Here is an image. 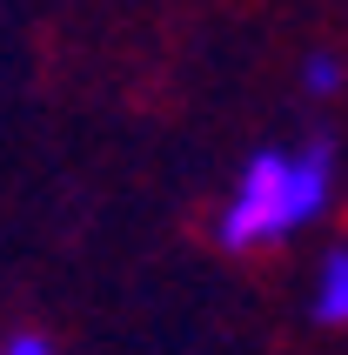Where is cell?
I'll return each mask as SVG.
<instances>
[{
	"label": "cell",
	"mask_w": 348,
	"mask_h": 355,
	"mask_svg": "<svg viewBox=\"0 0 348 355\" xmlns=\"http://www.w3.org/2000/svg\"><path fill=\"white\" fill-rule=\"evenodd\" d=\"M0 355H54V349H47V336H34V329H20V336L7 342Z\"/></svg>",
	"instance_id": "277c9868"
},
{
	"label": "cell",
	"mask_w": 348,
	"mask_h": 355,
	"mask_svg": "<svg viewBox=\"0 0 348 355\" xmlns=\"http://www.w3.org/2000/svg\"><path fill=\"white\" fill-rule=\"evenodd\" d=\"M302 87H308V94H335V87H342V60H335V54H308Z\"/></svg>",
	"instance_id": "3957f363"
},
{
	"label": "cell",
	"mask_w": 348,
	"mask_h": 355,
	"mask_svg": "<svg viewBox=\"0 0 348 355\" xmlns=\"http://www.w3.org/2000/svg\"><path fill=\"white\" fill-rule=\"evenodd\" d=\"M335 201V155L315 141V148H268V155H254L234 181L228 208H221V248L234 255H248V248H275V241L302 235L308 221L329 215Z\"/></svg>",
	"instance_id": "6da1fadb"
},
{
	"label": "cell",
	"mask_w": 348,
	"mask_h": 355,
	"mask_svg": "<svg viewBox=\"0 0 348 355\" xmlns=\"http://www.w3.org/2000/svg\"><path fill=\"white\" fill-rule=\"evenodd\" d=\"M322 329H348V248H329L315 268V295H308Z\"/></svg>",
	"instance_id": "7a4b0ae2"
}]
</instances>
